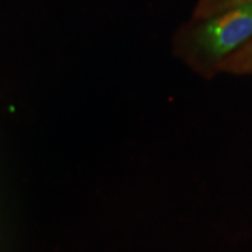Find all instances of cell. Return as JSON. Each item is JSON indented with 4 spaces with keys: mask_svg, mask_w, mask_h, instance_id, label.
Here are the masks:
<instances>
[{
    "mask_svg": "<svg viewBox=\"0 0 252 252\" xmlns=\"http://www.w3.org/2000/svg\"><path fill=\"white\" fill-rule=\"evenodd\" d=\"M252 35V1L210 21L201 33L202 46L213 55L225 54Z\"/></svg>",
    "mask_w": 252,
    "mask_h": 252,
    "instance_id": "6da1fadb",
    "label": "cell"
}]
</instances>
